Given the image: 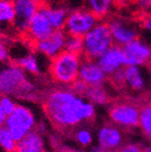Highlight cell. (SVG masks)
I'll use <instances>...</instances> for the list:
<instances>
[{
	"label": "cell",
	"instance_id": "6da1fadb",
	"mask_svg": "<svg viewBox=\"0 0 151 152\" xmlns=\"http://www.w3.org/2000/svg\"><path fill=\"white\" fill-rule=\"evenodd\" d=\"M43 107L49 118L56 126H75L85 119V102L72 91L57 90L51 92L45 98Z\"/></svg>",
	"mask_w": 151,
	"mask_h": 152
},
{
	"label": "cell",
	"instance_id": "7a4b0ae2",
	"mask_svg": "<svg viewBox=\"0 0 151 152\" xmlns=\"http://www.w3.org/2000/svg\"><path fill=\"white\" fill-rule=\"evenodd\" d=\"M84 54L89 60H97L114 45L113 38L107 22L99 21L83 37Z\"/></svg>",
	"mask_w": 151,
	"mask_h": 152
},
{
	"label": "cell",
	"instance_id": "3957f363",
	"mask_svg": "<svg viewBox=\"0 0 151 152\" xmlns=\"http://www.w3.org/2000/svg\"><path fill=\"white\" fill-rule=\"evenodd\" d=\"M33 91L34 86L19 66H10L0 71V93L29 98Z\"/></svg>",
	"mask_w": 151,
	"mask_h": 152
},
{
	"label": "cell",
	"instance_id": "277c9868",
	"mask_svg": "<svg viewBox=\"0 0 151 152\" xmlns=\"http://www.w3.org/2000/svg\"><path fill=\"white\" fill-rule=\"evenodd\" d=\"M80 64L79 55L64 51L52 59L50 66L51 77L58 83L73 85L78 79Z\"/></svg>",
	"mask_w": 151,
	"mask_h": 152
},
{
	"label": "cell",
	"instance_id": "5b68a950",
	"mask_svg": "<svg viewBox=\"0 0 151 152\" xmlns=\"http://www.w3.org/2000/svg\"><path fill=\"white\" fill-rule=\"evenodd\" d=\"M34 124L35 119L32 112L22 106H17L14 112L5 119V126L16 142L31 132Z\"/></svg>",
	"mask_w": 151,
	"mask_h": 152
},
{
	"label": "cell",
	"instance_id": "8992f818",
	"mask_svg": "<svg viewBox=\"0 0 151 152\" xmlns=\"http://www.w3.org/2000/svg\"><path fill=\"white\" fill-rule=\"evenodd\" d=\"M99 22L98 18L88 10H76L69 13L64 31L67 35L85 37Z\"/></svg>",
	"mask_w": 151,
	"mask_h": 152
},
{
	"label": "cell",
	"instance_id": "52a82bcc",
	"mask_svg": "<svg viewBox=\"0 0 151 152\" xmlns=\"http://www.w3.org/2000/svg\"><path fill=\"white\" fill-rule=\"evenodd\" d=\"M12 2L15 11L13 26L20 33H26L32 19L40 9L39 0H13Z\"/></svg>",
	"mask_w": 151,
	"mask_h": 152
},
{
	"label": "cell",
	"instance_id": "ba28073f",
	"mask_svg": "<svg viewBox=\"0 0 151 152\" xmlns=\"http://www.w3.org/2000/svg\"><path fill=\"white\" fill-rule=\"evenodd\" d=\"M125 54V66H144L151 61V47L139 38L123 47Z\"/></svg>",
	"mask_w": 151,
	"mask_h": 152
},
{
	"label": "cell",
	"instance_id": "9c48e42d",
	"mask_svg": "<svg viewBox=\"0 0 151 152\" xmlns=\"http://www.w3.org/2000/svg\"><path fill=\"white\" fill-rule=\"evenodd\" d=\"M108 26L113 41L116 45L123 48L139 38L137 30L126 20L114 18L108 22Z\"/></svg>",
	"mask_w": 151,
	"mask_h": 152
},
{
	"label": "cell",
	"instance_id": "30bf717a",
	"mask_svg": "<svg viewBox=\"0 0 151 152\" xmlns=\"http://www.w3.org/2000/svg\"><path fill=\"white\" fill-rule=\"evenodd\" d=\"M53 32H54V30H53L52 26L50 23L45 7H41L38 10V12L36 13L34 18L32 19L26 33L32 40L38 42V41L43 40L49 36H51Z\"/></svg>",
	"mask_w": 151,
	"mask_h": 152
},
{
	"label": "cell",
	"instance_id": "8fae6325",
	"mask_svg": "<svg viewBox=\"0 0 151 152\" xmlns=\"http://www.w3.org/2000/svg\"><path fill=\"white\" fill-rule=\"evenodd\" d=\"M67 40V33L64 30L54 31L48 38L36 42V49L49 58H55L57 55L65 51Z\"/></svg>",
	"mask_w": 151,
	"mask_h": 152
},
{
	"label": "cell",
	"instance_id": "7c38bea8",
	"mask_svg": "<svg viewBox=\"0 0 151 152\" xmlns=\"http://www.w3.org/2000/svg\"><path fill=\"white\" fill-rule=\"evenodd\" d=\"M96 62L106 75H113L116 71L125 66V54L123 48L114 45L102 57H99Z\"/></svg>",
	"mask_w": 151,
	"mask_h": 152
},
{
	"label": "cell",
	"instance_id": "4fadbf2b",
	"mask_svg": "<svg viewBox=\"0 0 151 152\" xmlns=\"http://www.w3.org/2000/svg\"><path fill=\"white\" fill-rule=\"evenodd\" d=\"M78 79L89 87H102L106 80V74L94 60L85 59L80 64Z\"/></svg>",
	"mask_w": 151,
	"mask_h": 152
},
{
	"label": "cell",
	"instance_id": "5bb4252c",
	"mask_svg": "<svg viewBox=\"0 0 151 152\" xmlns=\"http://www.w3.org/2000/svg\"><path fill=\"white\" fill-rule=\"evenodd\" d=\"M110 116L115 123L129 127H136L139 124V112L130 104H117L111 108Z\"/></svg>",
	"mask_w": 151,
	"mask_h": 152
},
{
	"label": "cell",
	"instance_id": "9a60e30c",
	"mask_svg": "<svg viewBox=\"0 0 151 152\" xmlns=\"http://www.w3.org/2000/svg\"><path fill=\"white\" fill-rule=\"evenodd\" d=\"M99 146L105 150L115 149L122 144V134L115 128L104 127L98 133Z\"/></svg>",
	"mask_w": 151,
	"mask_h": 152
},
{
	"label": "cell",
	"instance_id": "2e32d148",
	"mask_svg": "<svg viewBox=\"0 0 151 152\" xmlns=\"http://www.w3.org/2000/svg\"><path fill=\"white\" fill-rule=\"evenodd\" d=\"M16 152H45L43 140L36 131L28 133L21 140L17 142Z\"/></svg>",
	"mask_w": 151,
	"mask_h": 152
},
{
	"label": "cell",
	"instance_id": "e0dca14e",
	"mask_svg": "<svg viewBox=\"0 0 151 152\" xmlns=\"http://www.w3.org/2000/svg\"><path fill=\"white\" fill-rule=\"evenodd\" d=\"M124 76H125V83L129 86L132 90L139 91L145 87V79L139 66H124Z\"/></svg>",
	"mask_w": 151,
	"mask_h": 152
},
{
	"label": "cell",
	"instance_id": "ac0fdd59",
	"mask_svg": "<svg viewBox=\"0 0 151 152\" xmlns=\"http://www.w3.org/2000/svg\"><path fill=\"white\" fill-rule=\"evenodd\" d=\"M116 0H86L87 10L97 18L105 17L111 12Z\"/></svg>",
	"mask_w": 151,
	"mask_h": 152
},
{
	"label": "cell",
	"instance_id": "d6986e66",
	"mask_svg": "<svg viewBox=\"0 0 151 152\" xmlns=\"http://www.w3.org/2000/svg\"><path fill=\"white\" fill-rule=\"evenodd\" d=\"M47 16L50 20V23L52 26L54 31L64 30L65 24L68 17V12L62 7H45Z\"/></svg>",
	"mask_w": 151,
	"mask_h": 152
},
{
	"label": "cell",
	"instance_id": "ffe728a7",
	"mask_svg": "<svg viewBox=\"0 0 151 152\" xmlns=\"http://www.w3.org/2000/svg\"><path fill=\"white\" fill-rule=\"evenodd\" d=\"M16 66L24 71H28L32 74L39 73V64L34 54H26L15 59Z\"/></svg>",
	"mask_w": 151,
	"mask_h": 152
},
{
	"label": "cell",
	"instance_id": "44dd1931",
	"mask_svg": "<svg viewBox=\"0 0 151 152\" xmlns=\"http://www.w3.org/2000/svg\"><path fill=\"white\" fill-rule=\"evenodd\" d=\"M86 97L93 104H106L109 102L108 95L102 87H89L85 93Z\"/></svg>",
	"mask_w": 151,
	"mask_h": 152
},
{
	"label": "cell",
	"instance_id": "7402d4cb",
	"mask_svg": "<svg viewBox=\"0 0 151 152\" xmlns=\"http://www.w3.org/2000/svg\"><path fill=\"white\" fill-rule=\"evenodd\" d=\"M15 11L11 0H0V23H13Z\"/></svg>",
	"mask_w": 151,
	"mask_h": 152
},
{
	"label": "cell",
	"instance_id": "603a6c76",
	"mask_svg": "<svg viewBox=\"0 0 151 152\" xmlns=\"http://www.w3.org/2000/svg\"><path fill=\"white\" fill-rule=\"evenodd\" d=\"M65 51L75 55H80L84 52V40L81 37L67 35Z\"/></svg>",
	"mask_w": 151,
	"mask_h": 152
},
{
	"label": "cell",
	"instance_id": "cb8c5ba5",
	"mask_svg": "<svg viewBox=\"0 0 151 152\" xmlns=\"http://www.w3.org/2000/svg\"><path fill=\"white\" fill-rule=\"evenodd\" d=\"M0 146L7 152H16L17 142L7 127L0 126Z\"/></svg>",
	"mask_w": 151,
	"mask_h": 152
},
{
	"label": "cell",
	"instance_id": "d4e9b609",
	"mask_svg": "<svg viewBox=\"0 0 151 152\" xmlns=\"http://www.w3.org/2000/svg\"><path fill=\"white\" fill-rule=\"evenodd\" d=\"M139 124L145 134L151 138V104H146L139 112Z\"/></svg>",
	"mask_w": 151,
	"mask_h": 152
},
{
	"label": "cell",
	"instance_id": "484cf974",
	"mask_svg": "<svg viewBox=\"0 0 151 152\" xmlns=\"http://www.w3.org/2000/svg\"><path fill=\"white\" fill-rule=\"evenodd\" d=\"M0 107H1L2 111L4 112L5 115L9 116L14 112L17 106L7 96H2V97H0Z\"/></svg>",
	"mask_w": 151,
	"mask_h": 152
},
{
	"label": "cell",
	"instance_id": "4316f807",
	"mask_svg": "<svg viewBox=\"0 0 151 152\" xmlns=\"http://www.w3.org/2000/svg\"><path fill=\"white\" fill-rule=\"evenodd\" d=\"M78 142L81 144V145H89L91 140H92V136H91V133L88 130H80L77 132V135H76Z\"/></svg>",
	"mask_w": 151,
	"mask_h": 152
},
{
	"label": "cell",
	"instance_id": "83f0119b",
	"mask_svg": "<svg viewBox=\"0 0 151 152\" xmlns=\"http://www.w3.org/2000/svg\"><path fill=\"white\" fill-rule=\"evenodd\" d=\"M72 88H73V91L76 93H80V94H84L87 92L88 88H89V86L86 85L83 80H80V79H77L75 83L72 85Z\"/></svg>",
	"mask_w": 151,
	"mask_h": 152
},
{
	"label": "cell",
	"instance_id": "f1b7e54d",
	"mask_svg": "<svg viewBox=\"0 0 151 152\" xmlns=\"http://www.w3.org/2000/svg\"><path fill=\"white\" fill-rule=\"evenodd\" d=\"M7 58H9V48L2 39H0V61H5Z\"/></svg>",
	"mask_w": 151,
	"mask_h": 152
},
{
	"label": "cell",
	"instance_id": "f546056e",
	"mask_svg": "<svg viewBox=\"0 0 151 152\" xmlns=\"http://www.w3.org/2000/svg\"><path fill=\"white\" fill-rule=\"evenodd\" d=\"M84 117L85 119H90L94 117V107L92 104L85 102V107H84Z\"/></svg>",
	"mask_w": 151,
	"mask_h": 152
},
{
	"label": "cell",
	"instance_id": "4dcf8cb0",
	"mask_svg": "<svg viewBox=\"0 0 151 152\" xmlns=\"http://www.w3.org/2000/svg\"><path fill=\"white\" fill-rule=\"evenodd\" d=\"M137 4L142 10L151 13V0H137Z\"/></svg>",
	"mask_w": 151,
	"mask_h": 152
},
{
	"label": "cell",
	"instance_id": "1f68e13d",
	"mask_svg": "<svg viewBox=\"0 0 151 152\" xmlns=\"http://www.w3.org/2000/svg\"><path fill=\"white\" fill-rule=\"evenodd\" d=\"M116 152H142V150L139 149V147L136 145H127L125 147L120 148Z\"/></svg>",
	"mask_w": 151,
	"mask_h": 152
},
{
	"label": "cell",
	"instance_id": "d6a6232c",
	"mask_svg": "<svg viewBox=\"0 0 151 152\" xmlns=\"http://www.w3.org/2000/svg\"><path fill=\"white\" fill-rule=\"evenodd\" d=\"M143 26H144L145 30L148 31L149 33L151 34V14L147 15L144 18V20H143Z\"/></svg>",
	"mask_w": 151,
	"mask_h": 152
},
{
	"label": "cell",
	"instance_id": "836d02e7",
	"mask_svg": "<svg viewBox=\"0 0 151 152\" xmlns=\"http://www.w3.org/2000/svg\"><path fill=\"white\" fill-rule=\"evenodd\" d=\"M5 119H7V115H5L4 112L2 111V109L0 107V126H2V124L5 123Z\"/></svg>",
	"mask_w": 151,
	"mask_h": 152
},
{
	"label": "cell",
	"instance_id": "e575fe53",
	"mask_svg": "<svg viewBox=\"0 0 151 152\" xmlns=\"http://www.w3.org/2000/svg\"><path fill=\"white\" fill-rule=\"evenodd\" d=\"M117 1H119V2H122V3H129V2H131V1H133V0H117Z\"/></svg>",
	"mask_w": 151,
	"mask_h": 152
},
{
	"label": "cell",
	"instance_id": "d590c367",
	"mask_svg": "<svg viewBox=\"0 0 151 152\" xmlns=\"http://www.w3.org/2000/svg\"><path fill=\"white\" fill-rule=\"evenodd\" d=\"M142 152H151V147H147L144 150H142Z\"/></svg>",
	"mask_w": 151,
	"mask_h": 152
},
{
	"label": "cell",
	"instance_id": "8d00e7d4",
	"mask_svg": "<svg viewBox=\"0 0 151 152\" xmlns=\"http://www.w3.org/2000/svg\"><path fill=\"white\" fill-rule=\"evenodd\" d=\"M62 152H78V151H75V150H70V149H68V150H65V151H62Z\"/></svg>",
	"mask_w": 151,
	"mask_h": 152
},
{
	"label": "cell",
	"instance_id": "74e56055",
	"mask_svg": "<svg viewBox=\"0 0 151 152\" xmlns=\"http://www.w3.org/2000/svg\"><path fill=\"white\" fill-rule=\"evenodd\" d=\"M2 34V26H1V23H0V35Z\"/></svg>",
	"mask_w": 151,
	"mask_h": 152
},
{
	"label": "cell",
	"instance_id": "f35d334b",
	"mask_svg": "<svg viewBox=\"0 0 151 152\" xmlns=\"http://www.w3.org/2000/svg\"><path fill=\"white\" fill-rule=\"evenodd\" d=\"M100 152H108V151H107V150H105V149H104V150H102V151H100Z\"/></svg>",
	"mask_w": 151,
	"mask_h": 152
}]
</instances>
